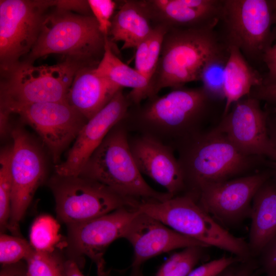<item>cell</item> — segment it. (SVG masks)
I'll use <instances>...</instances> for the list:
<instances>
[{
	"mask_svg": "<svg viewBox=\"0 0 276 276\" xmlns=\"http://www.w3.org/2000/svg\"><path fill=\"white\" fill-rule=\"evenodd\" d=\"M217 102L202 86L182 87L131 105L121 121L129 133L150 137L176 151L207 129Z\"/></svg>",
	"mask_w": 276,
	"mask_h": 276,
	"instance_id": "obj_1",
	"label": "cell"
},
{
	"mask_svg": "<svg viewBox=\"0 0 276 276\" xmlns=\"http://www.w3.org/2000/svg\"><path fill=\"white\" fill-rule=\"evenodd\" d=\"M176 151L186 193L195 198L203 186L244 176L263 159L242 153L215 126L193 136Z\"/></svg>",
	"mask_w": 276,
	"mask_h": 276,
	"instance_id": "obj_2",
	"label": "cell"
},
{
	"mask_svg": "<svg viewBox=\"0 0 276 276\" xmlns=\"http://www.w3.org/2000/svg\"><path fill=\"white\" fill-rule=\"evenodd\" d=\"M216 28L168 29L156 71L150 81V98L163 88H178L199 81L206 64L228 51Z\"/></svg>",
	"mask_w": 276,
	"mask_h": 276,
	"instance_id": "obj_3",
	"label": "cell"
},
{
	"mask_svg": "<svg viewBox=\"0 0 276 276\" xmlns=\"http://www.w3.org/2000/svg\"><path fill=\"white\" fill-rule=\"evenodd\" d=\"M121 121L109 131L80 175L104 185L134 203L173 197L153 189L145 180L129 145V132Z\"/></svg>",
	"mask_w": 276,
	"mask_h": 276,
	"instance_id": "obj_4",
	"label": "cell"
},
{
	"mask_svg": "<svg viewBox=\"0 0 276 276\" xmlns=\"http://www.w3.org/2000/svg\"><path fill=\"white\" fill-rule=\"evenodd\" d=\"M107 37L94 16L56 8L46 14L37 40L23 61L33 63L39 58L60 54L83 66L96 68L103 56Z\"/></svg>",
	"mask_w": 276,
	"mask_h": 276,
	"instance_id": "obj_5",
	"label": "cell"
},
{
	"mask_svg": "<svg viewBox=\"0 0 276 276\" xmlns=\"http://www.w3.org/2000/svg\"><path fill=\"white\" fill-rule=\"evenodd\" d=\"M135 208L176 232L207 246H213L228 251L241 261H249L251 256L248 243L221 226L190 194L162 201H142Z\"/></svg>",
	"mask_w": 276,
	"mask_h": 276,
	"instance_id": "obj_6",
	"label": "cell"
},
{
	"mask_svg": "<svg viewBox=\"0 0 276 276\" xmlns=\"http://www.w3.org/2000/svg\"><path fill=\"white\" fill-rule=\"evenodd\" d=\"M82 67L66 59L39 66L20 61L1 69V106L66 101L75 74Z\"/></svg>",
	"mask_w": 276,
	"mask_h": 276,
	"instance_id": "obj_7",
	"label": "cell"
},
{
	"mask_svg": "<svg viewBox=\"0 0 276 276\" xmlns=\"http://www.w3.org/2000/svg\"><path fill=\"white\" fill-rule=\"evenodd\" d=\"M269 1L223 0L217 31L228 47L238 48L247 61L262 62L270 43L272 25Z\"/></svg>",
	"mask_w": 276,
	"mask_h": 276,
	"instance_id": "obj_8",
	"label": "cell"
},
{
	"mask_svg": "<svg viewBox=\"0 0 276 276\" xmlns=\"http://www.w3.org/2000/svg\"><path fill=\"white\" fill-rule=\"evenodd\" d=\"M48 185L54 195L58 218L66 225L88 221L136 203L104 185L80 175L52 177Z\"/></svg>",
	"mask_w": 276,
	"mask_h": 276,
	"instance_id": "obj_9",
	"label": "cell"
},
{
	"mask_svg": "<svg viewBox=\"0 0 276 276\" xmlns=\"http://www.w3.org/2000/svg\"><path fill=\"white\" fill-rule=\"evenodd\" d=\"M53 1H0L1 68L20 61L35 45Z\"/></svg>",
	"mask_w": 276,
	"mask_h": 276,
	"instance_id": "obj_10",
	"label": "cell"
},
{
	"mask_svg": "<svg viewBox=\"0 0 276 276\" xmlns=\"http://www.w3.org/2000/svg\"><path fill=\"white\" fill-rule=\"evenodd\" d=\"M16 113L37 133L56 165L87 120L67 102L1 106Z\"/></svg>",
	"mask_w": 276,
	"mask_h": 276,
	"instance_id": "obj_11",
	"label": "cell"
},
{
	"mask_svg": "<svg viewBox=\"0 0 276 276\" xmlns=\"http://www.w3.org/2000/svg\"><path fill=\"white\" fill-rule=\"evenodd\" d=\"M138 213L135 208L125 206L88 221L67 225L68 259L80 267L81 258L87 256L96 264L98 276H109L103 258L105 251L114 241L124 237Z\"/></svg>",
	"mask_w": 276,
	"mask_h": 276,
	"instance_id": "obj_12",
	"label": "cell"
},
{
	"mask_svg": "<svg viewBox=\"0 0 276 276\" xmlns=\"http://www.w3.org/2000/svg\"><path fill=\"white\" fill-rule=\"evenodd\" d=\"M10 133L13 140L10 164L12 191L8 229L19 236V222L45 178L46 167L40 149L22 128L17 126Z\"/></svg>",
	"mask_w": 276,
	"mask_h": 276,
	"instance_id": "obj_13",
	"label": "cell"
},
{
	"mask_svg": "<svg viewBox=\"0 0 276 276\" xmlns=\"http://www.w3.org/2000/svg\"><path fill=\"white\" fill-rule=\"evenodd\" d=\"M215 127L242 153L274 161L266 111L259 100L247 96L236 102Z\"/></svg>",
	"mask_w": 276,
	"mask_h": 276,
	"instance_id": "obj_14",
	"label": "cell"
},
{
	"mask_svg": "<svg viewBox=\"0 0 276 276\" xmlns=\"http://www.w3.org/2000/svg\"><path fill=\"white\" fill-rule=\"evenodd\" d=\"M265 173L257 172L202 187L196 198L214 219L234 223L249 217L253 198L268 180Z\"/></svg>",
	"mask_w": 276,
	"mask_h": 276,
	"instance_id": "obj_15",
	"label": "cell"
},
{
	"mask_svg": "<svg viewBox=\"0 0 276 276\" xmlns=\"http://www.w3.org/2000/svg\"><path fill=\"white\" fill-rule=\"evenodd\" d=\"M131 105L123 88L83 126L63 162L56 165L55 173L79 176L87 162L111 128L124 118Z\"/></svg>",
	"mask_w": 276,
	"mask_h": 276,
	"instance_id": "obj_16",
	"label": "cell"
},
{
	"mask_svg": "<svg viewBox=\"0 0 276 276\" xmlns=\"http://www.w3.org/2000/svg\"><path fill=\"white\" fill-rule=\"evenodd\" d=\"M124 238L132 245V268H140L148 260L178 248L208 247L182 235L147 214L139 211L127 229Z\"/></svg>",
	"mask_w": 276,
	"mask_h": 276,
	"instance_id": "obj_17",
	"label": "cell"
},
{
	"mask_svg": "<svg viewBox=\"0 0 276 276\" xmlns=\"http://www.w3.org/2000/svg\"><path fill=\"white\" fill-rule=\"evenodd\" d=\"M128 143L142 174L163 187L173 197L186 191L183 174L172 148L138 134H129Z\"/></svg>",
	"mask_w": 276,
	"mask_h": 276,
	"instance_id": "obj_18",
	"label": "cell"
},
{
	"mask_svg": "<svg viewBox=\"0 0 276 276\" xmlns=\"http://www.w3.org/2000/svg\"><path fill=\"white\" fill-rule=\"evenodd\" d=\"M153 24L170 28L216 27L223 0H141Z\"/></svg>",
	"mask_w": 276,
	"mask_h": 276,
	"instance_id": "obj_19",
	"label": "cell"
},
{
	"mask_svg": "<svg viewBox=\"0 0 276 276\" xmlns=\"http://www.w3.org/2000/svg\"><path fill=\"white\" fill-rule=\"evenodd\" d=\"M91 67L79 68L67 96V102L87 121L105 106L119 89L98 75Z\"/></svg>",
	"mask_w": 276,
	"mask_h": 276,
	"instance_id": "obj_20",
	"label": "cell"
},
{
	"mask_svg": "<svg viewBox=\"0 0 276 276\" xmlns=\"http://www.w3.org/2000/svg\"><path fill=\"white\" fill-rule=\"evenodd\" d=\"M248 243L251 256L261 254L276 235V185L266 181L255 194Z\"/></svg>",
	"mask_w": 276,
	"mask_h": 276,
	"instance_id": "obj_21",
	"label": "cell"
},
{
	"mask_svg": "<svg viewBox=\"0 0 276 276\" xmlns=\"http://www.w3.org/2000/svg\"><path fill=\"white\" fill-rule=\"evenodd\" d=\"M119 3L111 20L109 40L111 42L122 41V50L136 49L151 34L155 25L141 0L121 1Z\"/></svg>",
	"mask_w": 276,
	"mask_h": 276,
	"instance_id": "obj_22",
	"label": "cell"
},
{
	"mask_svg": "<svg viewBox=\"0 0 276 276\" xmlns=\"http://www.w3.org/2000/svg\"><path fill=\"white\" fill-rule=\"evenodd\" d=\"M111 43L107 37L103 56L94 71L119 89L131 88L127 96L131 105L140 104L150 97V82L135 68L122 62L113 52Z\"/></svg>",
	"mask_w": 276,
	"mask_h": 276,
	"instance_id": "obj_23",
	"label": "cell"
},
{
	"mask_svg": "<svg viewBox=\"0 0 276 276\" xmlns=\"http://www.w3.org/2000/svg\"><path fill=\"white\" fill-rule=\"evenodd\" d=\"M228 57L224 71L225 104L222 116L232 105L247 97L252 88L263 84V76L254 67L235 46L227 47Z\"/></svg>",
	"mask_w": 276,
	"mask_h": 276,
	"instance_id": "obj_24",
	"label": "cell"
},
{
	"mask_svg": "<svg viewBox=\"0 0 276 276\" xmlns=\"http://www.w3.org/2000/svg\"><path fill=\"white\" fill-rule=\"evenodd\" d=\"M168 30L164 25H155L151 34L135 49L134 68L149 82L156 71Z\"/></svg>",
	"mask_w": 276,
	"mask_h": 276,
	"instance_id": "obj_25",
	"label": "cell"
},
{
	"mask_svg": "<svg viewBox=\"0 0 276 276\" xmlns=\"http://www.w3.org/2000/svg\"><path fill=\"white\" fill-rule=\"evenodd\" d=\"M60 225L49 215L37 218L32 224L30 233V243L36 251L54 252L60 241Z\"/></svg>",
	"mask_w": 276,
	"mask_h": 276,
	"instance_id": "obj_26",
	"label": "cell"
},
{
	"mask_svg": "<svg viewBox=\"0 0 276 276\" xmlns=\"http://www.w3.org/2000/svg\"><path fill=\"white\" fill-rule=\"evenodd\" d=\"M228 57V51L209 61L201 71L199 81L202 87L214 100L225 101L224 71Z\"/></svg>",
	"mask_w": 276,
	"mask_h": 276,
	"instance_id": "obj_27",
	"label": "cell"
},
{
	"mask_svg": "<svg viewBox=\"0 0 276 276\" xmlns=\"http://www.w3.org/2000/svg\"><path fill=\"white\" fill-rule=\"evenodd\" d=\"M12 145L1 150L0 154V228L8 229L11 214L12 180L11 172Z\"/></svg>",
	"mask_w": 276,
	"mask_h": 276,
	"instance_id": "obj_28",
	"label": "cell"
},
{
	"mask_svg": "<svg viewBox=\"0 0 276 276\" xmlns=\"http://www.w3.org/2000/svg\"><path fill=\"white\" fill-rule=\"evenodd\" d=\"M200 246H191L171 255L161 265L155 276H188L201 257Z\"/></svg>",
	"mask_w": 276,
	"mask_h": 276,
	"instance_id": "obj_29",
	"label": "cell"
},
{
	"mask_svg": "<svg viewBox=\"0 0 276 276\" xmlns=\"http://www.w3.org/2000/svg\"><path fill=\"white\" fill-rule=\"evenodd\" d=\"M25 261L26 276H66V260L54 252L35 250Z\"/></svg>",
	"mask_w": 276,
	"mask_h": 276,
	"instance_id": "obj_30",
	"label": "cell"
},
{
	"mask_svg": "<svg viewBox=\"0 0 276 276\" xmlns=\"http://www.w3.org/2000/svg\"><path fill=\"white\" fill-rule=\"evenodd\" d=\"M35 250L30 243L20 237L1 234L0 263L2 265L25 261Z\"/></svg>",
	"mask_w": 276,
	"mask_h": 276,
	"instance_id": "obj_31",
	"label": "cell"
},
{
	"mask_svg": "<svg viewBox=\"0 0 276 276\" xmlns=\"http://www.w3.org/2000/svg\"><path fill=\"white\" fill-rule=\"evenodd\" d=\"M88 3L100 31L105 36L108 37L117 3L111 0H88Z\"/></svg>",
	"mask_w": 276,
	"mask_h": 276,
	"instance_id": "obj_32",
	"label": "cell"
},
{
	"mask_svg": "<svg viewBox=\"0 0 276 276\" xmlns=\"http://www.w3.org/2000/svg\"><path fill=\"white\" fill-rule=\"evenodd\" d=\"M240 261L237 257L223 256L195 268L188 276H217Z\"/></svg>",
	"mask_w": 276,
	"mask_h": 276,
	"instance_id": "obj_33",
	"label": "cell"
},
{
	"mask_svg": "<svg viewBox=\"0 0 276 276\" xmlns=\"http://www.w3.org/2000/svg\"><path fill=\"white\" fill-rule=\"evenodd\" d=\"M262 62L268 69L263 76L262 84L276 83V42L269 47L264 53Z\"/></svg>",
	"mask_w": 276,
	"mask_h": 276,
	"instance_id": "obj_34",
	"label": "cell"
},
{
	"mask_svg": "<svg viewBox=\"0 0 276 276\" xmlns=\"http://www.w3.org/2000/svg\"><path fill=\"white\" fill-rule=\"evenodd\" d=\"M247 96L259 101H263L269 104H276V83L261 84L254 87Z\"/></svg>",
	"mask_w": 276,
	"mask_h": 276,
	"instance_id": "obj_35",
	"label": "cell"
},
{
	"mask_svg": "<svg viewBox=\"0 0 276 276\" xmlns=\"http://www.w3.org/2000/svg\"><path fill=\"white\" fill-rule=\"evenodd\" d=\"M261 263L267 273L276 272V235L261 253Z\"/></svg>",
	"mask_w": 276,
	"mask_h": 276,
	"instance_id": "obj_36",
	"label": "cell"
},
{
	"mask_svg": "<svg viewBox=\"0 0 276 276\" xmlns=\"http://www.w3.org/2000/svg\"><path fill=\"white\" fill-rule=\"evenodd\" d=\"M53 6L59 10H74L84 15H93L88 1H53Z\"/></svg>",
	"mask_w": 276,
	"mask_h": 276,
	"instance_id": "obj_37",
	"label": "cell"
},
{
	"mask_svg": "<svg viewBox=\"0 0 276 276\" xmlns=\"http://www.w3.org/2000/svg\"><path fill=\"white\" fill-rule=\"evenodd\" d=\"M26 263L20 261L18 263L2 265L0 276H26Z\"/></svg>",
	"mask_w": 276,
	"mask_h": 276,
	"instance_id": "obj_38",
	"label": "cell"
},
{
	"mask_svg": "<svg viewBox=\"0 0 276 276\" xmlns=\"http://www.w3.org/2000/svg\"><path fill=\"white\" fill-rule=\"evenodd\" d=\"M265 111L268 133L275 149L276 155V110L272 111L266 109ZM274 163L276 170V155Z\"/></svg>",
	"mask_w": 276,
	"mask_h": 276,
	"instance_id": "obj_39",
	"label": "cell"
},
{
	"mask_svg": "<svg viewBox=\"0 0 276 276\" xmlns=\"http://www.w3.org/2000/svg\"><path fill=\"white\" fill-rule=\"evenodd\" d=\"M255 267L252 265L245 264L237 269H233L230 276H256Z\"/></svg>",
	"mask_w": 276,
	"mask_h": 276,
	"instance_id": "obj_40",
	"label": "cell"
},
{
	"mask_svg": "<svg viewBox=\"0 0 276 276\" xmlns=\"http://www.w3.org/2000/svg\"><path fill=\"white\" fill-rule=\"evenodd\" d=\"M65 271L66 276H84L78 264L70 259H67L65 261Z\"/></svg>",
	"mask_w": 276,
	"mask_h": 276,
	"instance_id": "obj_41",
	"label": "cell"
},
{
	"mask_svg": "<svg viewBox=\"0 0 276 276\" xmlns=\"http://www.w3.org/2000/svg\"><path fill=\"white\" fill-rule=\"evenodd\" d=\"M272 24L276 23V0L269 1Z\"/></svg>",
	"mask_w": 276,
	"mask_h": 276,
	"instance_id": "obj_42",
	"label": "cell"
},
{
	"mask_svg": "<svg viewBox=\"0 0 276 276\" xmlns=\"http://www.w3.org/2000/svg\"><path fill=\"white\" fill-rule=\"evenodd\" d=\"M129 276H143L140 268H132V272Z\"/></svg>",
	"mask_w": 276,
	"mask_h": 276,
	"instance_id": "obj_43",
	"label": "cell"
},
{
	"mask_svg": "<svg viewBox=\"0 0 276 276\" xmlns=\"http://www.w3.org/2000/svg\"><path fill=\"white\" fill-rule=\"evenodd\" d=\"M233 268H231V266L228 268L220 273L217 276H230L232 271Z\"/></svg>",
	"mask_w": 276,
	"mask_h": 276,
	"instance_id": "obj_44",
	"label": "cell"
},
{
	"mask_svg": "<svg viewBox=\"0 0 276 276\" xmlns=\"http://www.w3.org/2000/svg\"><path fill=\"white\" fill-rule=\"evenodd\" d=\"M267 276H276V272L267 273Z\"/></svg>",
	"mask_w": 276,
	"mask_h": 276,
	"instance_id": "obj_45",
	"label": "cell"
}]
</instances>
